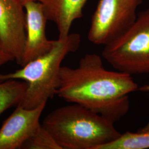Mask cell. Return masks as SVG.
<instances>
[{"instance_id":"11","label":"cell","mask_w":149,"mask_h":149,"mask_svg":"<svg viewBox=\"0 0 149 149\" xmlns=\"http://www.w3.org/2000/svg\"><path fill=\"white\" fill-rule=\"evenodd\" d=\"M149 148V133L127 132L100 149H145Z\"/></svg>"},{"instance_id":"4","label":"cell","mask_w":149,"mask_h":149,"mask_svg":"<svg viewBox=\"0 0 149 149\" xmlns=\"http://www.w3.org/2000/svg\"><path fill=\"white\" fill-rule=\"evenodd\" d=\"M102 57L124 73L149 74V8L122 35L104 45Z\"/></svg>"},{"instance_id":"2","label":"cell","mask_w":149,"mask_h":149,"mask_svg":"<svg viewBox=\"0 0 149 149\" xmlns=\"http://www.w3.org/2000/svg\"><path fill=\"white\" fill-rule=\"evenodd\" d=\"M42 125L61 149H100L121 135L114 123L77 103L55 109Z\"/></svg>"},{"instance_id":"8","label":"cell","mask_w":149,"mask_h":149,"mask_svg":"<svg viewBox=\"0 0 149 149\" xmlns=\"http://www.w3.org/2000/svg\"><path fill=\"white\" fill-rule=\"evenodd\" d=\"M26 40L21 66L33 59L48 53L56 40H50L46 36L48 19L43 6L34 0H26Z\"/></svg>"},{"instance_id":"1","label":"cell","mask_w":149,"mask_h":149,"mask_svg":"<svg viewBox=\"0 0 149 149\" xmlns=\"http://www.w3.org/2000/svg\"><path fill=\"white\" fill-rule=\"evenodd\" d=\"M138 90L132 75L108 70L101 56L87 54L76 68L61 66L56 95L115 123L128 113L129 95Z\"/></svg>"},{"instance_id":"6","label":"cell","mask_w":149,"mask_h":149,"mask_svg":"<svg viewBox=\"0 0 149 149\" xmlns=\"http://www.w3.org/2000/svg\"><path fill=\"white\" fill-rule=\"evenodd\" d=\"M26 0H0V50L21 65L26 40Z\"/></svg>"},{"instance_id":"7","label":"cell","mask_w":149,"mask_h":149,"mask_svg":"<svg viewBox=\"0 0 149 149\" xmlns=\"http://www.w3.org/2000/svg\"><path fill=\"white\" fill-rule=\"evenodd\" d=\"M46 104L27 109L18 104L0 129V149H21L41 125L40 118Z\"/></svg>"},{"instance_id":"9","label":"cell","mask_w":149,"mask_h":149,"mask_svg":"<svg viewBox=\"0 0 149 149\" xmlns=\"http://www.w3.org/2000/svg\"><path fill=\"white\" fill-rule=\"evenodd\" d=\"M41 3L48 21L53 22L59 32V39H64L75 20L83 16V9L88 0H34Z\"/></svg>"},{"instance_id":"3","label":"cell","mask_w":149,"mask_h":149,"mask_svg":"<svg viewBox=\"0 0 149 149\" xmlns=\"http://www.w3.org/2000/svg\"><path fill=\"white\" fill-rule=\"evenodd\" d=\"M81 36L69 34L64 39L56 40L47 54L33 59L21 69L8 74H0V82L8 80H19L28 84L27 91L19 105L33 109L46 104L56 95L60 84L61 63L70 53L80 48Z\"/></svg>"},{"instance_id":"5","label":"cell","mask_w":149,"mask_h":149,"mask_svg":"<svg viewBox=\"0 0 149 149\" xmlns=\"http://www.w3.org/2000/svg\"><path fill=\"white\" fill-rule=\"evenodd\" d=\"M143 0H100L92 17L87 38L105 45L126 32L135 21Z\"/></svg>"},{"instance_id":"12","label":"cell","mask_w":149,"mask_h":149,"mask_svg":"<svg viewBox=\"0 0 149 149\" xmlns=\"http://www.w3.org/2000/svg\"><path fill=\"white\" fill-rule=\"evenodd\" d=\"M22 149H61L52 135L41 124L22 145Z\"/></svg>"},{"instance_id":"10","label":"cell","mask_w":149,"mask_h":149,"mask_svg":"<svg viewBox=\"0 0 149 149\" xmlns=\"http://www.w3.org/2000/svg\"><path fill=\"white\" fill-rule=\"evenodd\" d=\"M28 87L24 81L8 80L0 82V116L23 100Z\"/></svg>"},{"instance_id":"14","label":"cell","mask_w":149,"mask_h":149,"mask_svg":"<svg viewBox=\"0 0 149 149\" xmlns=\"http://www.w3.org/2000/svg\"><path fill=\"white\" fill-rule=\"evenodd\" d=\"M139 90L143 92H149V85H146L140 87L138 88ZM138 132L140 133H149V121L144 126L143 128H141L139 130Z\"/></svg>"},{"instance_id":"13","label":"cell","mask_w":149,"mask_h":149,"mask_svg":"<svg viewBox=\"0 0 149 149\" xmlns=\"http://www.w3.org/2000/svg\"><path fill=\"white\" fill-rule=\"evenodd\" d=\"M11 61H14L13 57L0 50V68Z\"/></svg>"}]
</instances>
